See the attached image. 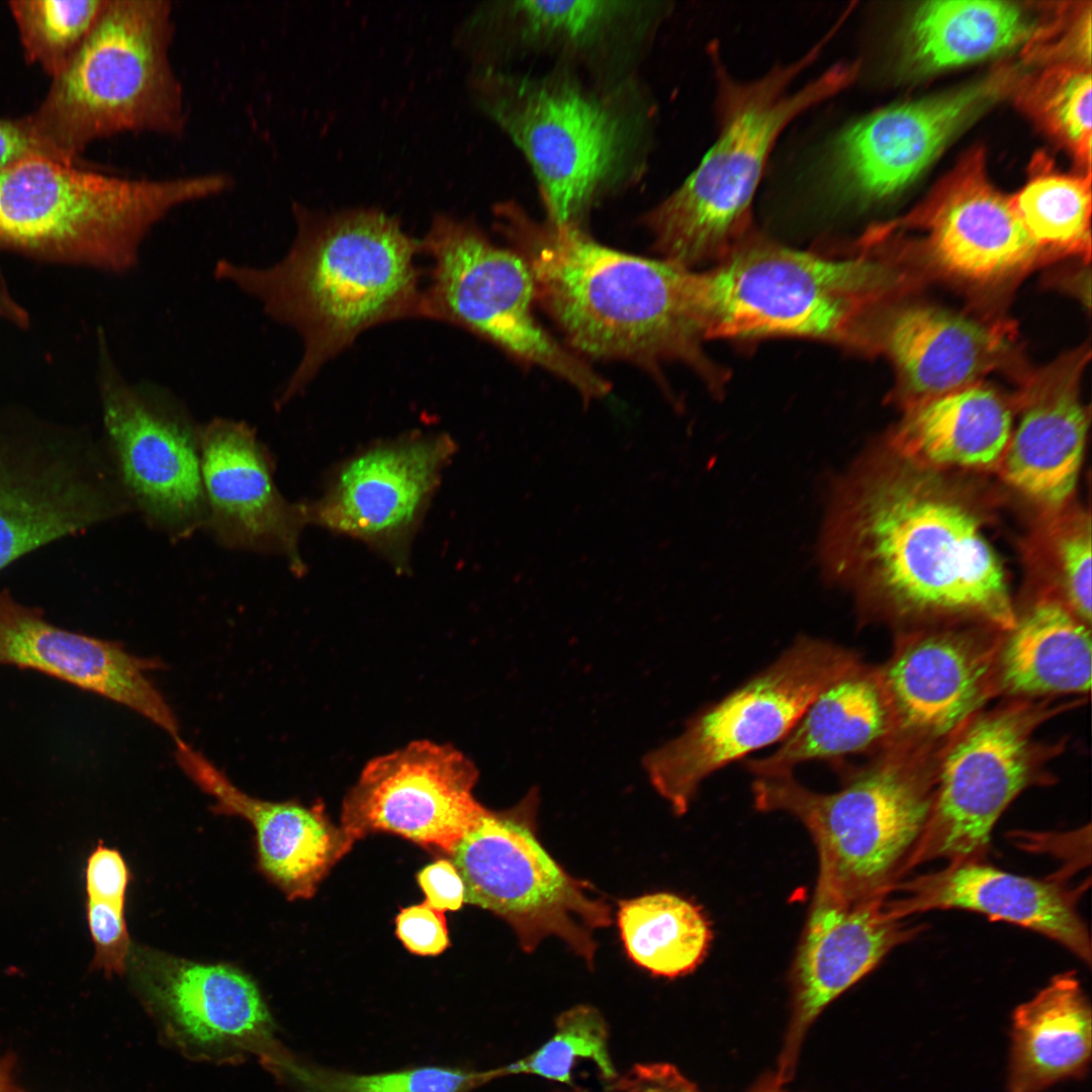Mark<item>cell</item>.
Here are the masks:
<instances>
[{
  "label": "cell",
  "instance_id": "6da1fadb",
  "mask_svg": "<svg viewBox=\"0 0 1092 1092\" xmlns=\"http://www.w3.org/2000/svg\"><path fill=\"white\" fill-rule=\"evenodd\" d=\"M981 508L940 469L886 443L834 488L821 540L828 579L863 618L968 621L1002 632L1016 612Z\"/></svg>",
  "mask_w": 1092,
  "mask_h": 1092
},
{
  "label": "cell",
  "instance_id": "7a4b0ae2",
  "mask_svg": "<svg viewBox=\"0 0 1092 1092\" xmlns=\"http://www.w3.org/2000/svg\"><path fill=\"white\" fill-rule=\"evenodd\" d=\"M493 215L531 270L537 304L573 352L635 365L660 381L664 366L684 364L713 392L723 389L727 370L704 349L702 272L610 248L580 225L534 219L514 202Z\"/></svg>",
  "mask_w": 1092,
  "mask_h": 1092
},
{
  "label": "cell",
  "instance_id": "3957f363",
  "mask_svg": "<svg viewBox=\"0 0 1092 1092\" xmlns=\"http://www.w3.org/2000/svg\"><path fill=\"white\" fill-rule=\"evenodd\" d=\"M296 233L287 254L268 267L218 260L213 274L258 300L303 343L302 357L278 396L282 404L363 332L423 317L421 241L373 207L292 208Z\"/></svg>",
  "mask_w": 1092,
  "mask_h": 1092
},
{
  "label": "cell",
  "instance_id": "277c9868",
  "mask_svg": "<svg viewBox=\"0 0 1092 1092\" xmlns=\"http://www.w3.org/2000/svg\"><path fill=\"white\" fill-rule=\"evenodd\" d=\"M877 226L857 241L797 250L755 231L702 271L707 340L795 337L873 353L903 275Z\"/></svg>",
  "mask_w": 1092,
  "mask_h": 1092
},
{
  "label": "cell",
  "instance_id": "5b68a950",
  "mask_svg": "<svg viewBox=\"0 0 1092 1092\" xmlns=\"http://www.w3.org/2000/svg\"><path fill=\"white\" fill-rule=\"evenodd\" d=\"M829 36L753 81H736L717 60L718 138L686 181L643 217L660 258L689 269L714 266L754 232L752 201L779 136L802 113L847 88L858 73L857 63L839 62L792 90Z\"/></svg>",
  "mask_w": 1092,
  "mask_h": 1092
},
{
  "label": "cell",
  "instance_id": "8992f818",
  "mask_svg": "<svg viewBox=\"0 0 1092 1092\" xmlns=\"http://www.w3.org/2000/svg\"><path fill=\"white\" fill-rule=\"evenodd\" d=\"M168 0H106L92 29L25 118L50 159L75 164L92 143L123 132L177 136L186 129L171 63Z\"/></svg>",
  "mask_w": 1092,
  "mask_h": 1092
},
{
  "label": "cell",
  "instance_id": "52a82bcc",
  "mask_svg": "<svg viewBox=\"0 0 1092 1092\" xmlns=\"http://www.w3.org/2000/svg\"><path fill=\"white\" fill-rule=\"evenodd\" d=\"M926 757L886 747L848 771L832 793L808 789L793 774L754 779V807L794 817L813 840L818 874L812 904L888 896L902 881L933 799V766H926Z\"/></svg>",
  "mask_w": 1092,
  "mask_h": 1092
},
{
  "label": "cell",
  "instance_id": "ba28073f",
  "mask_svg": "<svg viewBox=\"0 0 1092 1092\" xmlns=\"http://www.w3.org/2000/svg\"><path fill=\"white\" fill-rule=\"evenodd\" d=\"M213 191L206 174L133 179L28 157L0 167V250L127 272L158 222Z\"/></svg>",
  "mask_w": 1092,
  "mask_h": 1092
},
{
  "label": "cell",
  "instance_id": "9c48e42d",
  "mask_svg": "<svg viewBox=\"0 0 1092 1092\" xmlns=\"http://www.w3.org/2000/svg\"><path fill=\"white\" fill-rule=\"evenodd\" d=\"M479 105L524 154L547 219L580 225L625 174L635 123L616 102L565 76L486 71L473 81Z\"/></svg>",
  "mask_w": 1092,
  "mask_h": 1092
},
{
  "label": "cell",
  "instance_id": "30bf717a",
  "mask_svg": "<svg viewBox=\"0 0 1092 1092\" xmlns=\"http://www.w3.org/2000/svg\"><path fill=\"white\" fill-rule=\"evenodd\" d=\"M432 260L423 317L462 328L527 365L564 380L585 404L611 383L539 321L531 270L512 248L468 219L436 214L421 240Z\"/></svg>",
  "mask_w": 1092,
  "mask_h": 1092
},
{
  "label": "cell",
  "instance_id": "8fae6325",
  "mask_svg": "<svg viewBox=\"0 0 1092 1092\" xmlns=\"http://www.w3.org/2000/svg\"><path fill=\"white\" fill-rule=\"evenodd\" d=\"M539 801L532 787L514 807L487 809L458 842L452 862L464 884V902L503 918L524 951L555 936L592 966L595 931L611 924V906L542 846L536 835Z\"/></svg>",
  "mask_w": 1092,
  "mask_h": 1092
},
{
  "label": "cell",
  "instance_id": "7c38bea8",
  "mask_svg": "<svg viewBox=\"0 0 1092 1092\" xmlns=\"http://www.w3.org/2000/svg\"><path fill=\"white\" fill-rule=\"evenodd\" d=\"M860 661L851 649L801 636L771 663L691 717L676 737L647 752L642 764L677 816L688 812L711 775L780 742L818 693Z\"/></svg>",
  "mask_w": 1092,
  "mask_h": 1092
},
{
  "label": "cell",
  "instance_id": "4fadbf2b",
  "mask_svg": "<svg viewBox=\"0 0 1092 1092\" xmlns=\"http://www.w3.org/2000/svg\"><path fill=\"white\" fill-rule=\"evenodd\" d=\"M1043 704L1017 700L980 712L943 744L930 812L905 875L935 859H983L1003 811L1041 778L1045 752L1033 735L1055 712Z\"/></svg>",
  "mask_w": 1092,
  "mask_h": 1092
},
{
  "label": "cell",
  "instance_id": "5bb4252c",
  "mask_svg": "<svg viewBox=\"0 0 1092 1092\" xmlns=\"http://www.w3.org/2000/svg\"><path fill=\"white\" fill-rule=\"evenodd\" d=\"M105 348L100 375L103 421L120 487L149 523L185 537L206 525L207 518L200 427L168 389L128 382Z\"/></svg>",
  "mask_w": 1092,
  "mask_h": 1092
},
{
  "label": "cell",
  "instance_id": "9a60e30c",
  "mask_svg": "<svg viewBox=\"0 0 1092 1092\" xmlns=\"http://www.w3.org/2000/svg\"><path fill=\"white\" fill-rule=\"evenodd\" d=\"M1022 74L1005 65L986 78L937 96L875 111L835 139L828 179L840 198L857 204L884 200L904 189L945 146Z\"/></svg>",
  "mask_w": 1092,
  "mask_h": 1092
},
{
  "label": "cell",
  "instance_id": "2e32d148",
  "mask_svg": "<svg viewBox=\"0 0 1092 1092\" xmlns=\"http://www.w3.org/2000/svg\"><path fill=\"white\" fill-rule=\"evenodd\" d=\"M477 779L461 751L430 740L375 757L344 801L345 842L383 831L452 854L487 810L472 794Z\"/></svg>",
  "mask_w": 1092,
  "mask_h": 1092
},
{
  "label": "cell",
  "instance_id": "e0dca14e",
  "mask_svg": "<svg viewBox=\"0 0 1092 1092\" xmlns=\"http://www.w3.org/2000/svg\"><path fill=\"white\" fill-rule=\"evenodd\" d=\"M998 632L925 628L898 639L878 668L891 717L886 747L927 752L980 713L997 693Z\"/></svg>",
  "mask_w": 1092,
  "mask_h": 1092
},
{
  "label": "cell",
  "instance_id": "ac0fdd59",
  "mask_svg": "<svg viewBox=\"0 0 1092 1092\" xmlns=\"http://www.w3.org/2000/svg\"><path fill=\"white\" fill-rule=\"evenodd\" d=\"M456 445L445 434L402 437L355 455L322 496L303 504L307 525L369 544L398 567Z\"/></svg>",
  "mask_w": 1092,
  "mask_h": 1092
},
{
  "label": "cell",
  "instance_id": "d6986e66",
  "mask_svg": "<svg viewBox=\"0 0 1092 1092\" xmlns=\"http://www.w3.org/2000/svg\"><path fill=\"white\" fill-rule=\"evenodd\" d=\"M90 451L59 442L0 444V569L123 510Z\"/></svg>",
  "mask_w": 1092,
  "mask_h": 1092
},
{
  "label": "cell",
  "instance_id": "ffe728a7",
  "mask_svg": "<svg viewBox=\"0 0 1092 1092\" xmlns=\"http://www.w3.org/2000/svg\"><path fill=\"white\" fill-rule=\"evenodd\" d=\"M890 224L921 228L938 269L970 284L1004 283L1045 261L1010 199L989 182L981 149L965 155L922 203Z\"/></svg>",
  "mask_w": 1092,
  "mask_h": 1092
},
{
  "label": "cell",
  "instance_id": "44dd1931",
  "mask_svg": "<svg viewBox=\"0 0 1092 1092\" xmlns=\"http://www.w3.org/2000/svg\"><path fill=\"white\" fill-rule=\"evenodd\" d=\"M886 898L811 904L791 969L792 1015L774 1076L779 1085L793 1078L804 1037L820 1013L923 930L893 916Z\"/></svg>",
  "mask_w": 1092,
  "mask_h": 1092
},
{
  "label": "cell",
  "instance_id": "7402d4cb",
  "mask_svg": "<svg viewBox=\"0 0 1092 1092\" xmlns=\"http://www.w3.org/2000/svg\"><path fill=\"white\" fill-rule=\"evenodd\" d=\"M199 448L206 525L218 542L283 555L301 572L304 505L291 504L280 493L255 432L244 422L216 418L200 427Z\"/></svg>",
  "mask_w": 1092,
  "mask_h": 1092
},
{
  "label": "cell",
  "instance_id": "603a6c76",
  "mask_svg": "<svg viewBox=\"0 0 1092 1092\" xmlns=\"http://www.w3.org/2000/svg\"><path fill=\"white\" fill-rule=\"evenodd\" d=\"M1089 357L1080 348L1027 376L1022 411L997 467L1001 477L1043 513L1069 506L1081 469L1089 414L1079 383Z\"/></svg>",
  "mask_w": 1092,
  "mask_h": 1092
},
{
  "label": "cell",
  "instance_id": "cb8c5ba5",
  "mask_svg": "<svg viewBox=\"0 0 1092 1092\" xmlns=\"http://www.w3.org/2000/svg\"><path fill=\"white\" fill-rule=\"evenodd\" d=\"M1080 890L999 870L983 859L947 862L936 872L896 884L886 898L897 918L964 909L1036 931L1091 963L1088 928L1078 911Z\"/></svg>",
  "mask_w": 1092,
  "mask_h": 1092
},
{
  "label": "cell",
  "instance_id": "d4e9b609",
  "mask_svg": "<svg viewBox=\"0 0 1092 1092\" xmlns=\"http://www.w3.org/2000/svg\"><path fill=\"white\" fill-rule=\"evenodd\" d=\"M0 664L31 668L95 693L148 718L173 739L179 737L173 710L147 675L161 662L55 626L2 593Z\"/></svg>",
  "mask_w": 1092,
  "mask_h": 1092
},
{
  "label": "cell",
  "instance_id": "484cf974",
  "mask_svg": "<svg viewBox=\"0 0 1092 1092\" xmlns=\"http://www.w3.org/2000/svg\"><path fill=\"white\" fill-rule=\"evenodd\" d=\"M127 968L146 999L202 1049L268 1042L271 1019L255 982L229 964H205L131 947Z\"/></svg>",
  "mask_w": 1092,
  "mask_h": 1092
},
{
  "label": "cell",
  "instance_id": "4316f807",
  "mask_svg": "<svg viewBox=\"0 0 1092 1092\" xmlns=\"http://www.w3.org/2000/svg\"><path fill=\"white\" fill-rule=\"evenodd\" d=\"M1009 349L1004 329L922 304L890 307L874 344L895 367L904 410L979 383Z\"/></svg>",
  "mask_w": 1092,
  "mask_h": 1092
},
{
  "label": "cell",
  "instance_id": "83f0119b",
  "mask_svg": "<svg viewBox=\"0 0 1092 1092\" xmlns=\"http://www.w3.org/2000/svg\"><path fill=\"white\" fill-rule=\"evenodd\" d=\"M890 735L878 668L860 660L818 693L774 751L744 767L754 778L790 775L804 762L881 751Z\"/></svg>",
  "mask_w": 1092,
  "mask_h": 1092
},
{
  "label": "cell",
  "instance_id": "f1b7e54d",
  "mask_svg": "<svg viewBox=\"0 0 1092 1092\" xmlns=\"http://www.w3.org/2000/svg\"><path fill=\"white\" fill-rule=\"evenodd\" d=\"M1012 434V405L976 383L905 410L886 444L935 469H997Z\"/></svg>",
  "mask_w": 1092,
  "mask_h": 1092
},
{
  "label": "cell",
  "instance_id": "f546056e",
  "mask_svg": "<svg viewBox=\"0 0 1092 1092\" xmlns=\"http://www.w3.org/2000/svg\"><path fill=\"white\" fill-rule=\"evenodd\" d=\"M1005 633L997 656V692L1029 700L1090 691V625L1060 601L1039 595Z\"/></svg>",
  "mask_w": 1092,
  "mask_h": 1092
},
{
  "label": "cell",
  "instance_id": "4dcf8cb0",
  "mask_svg": "<svg viewBox=\"0 0 1092 1092\" xmlns=\"http://www.w3.org/2000/svg\"><path fill=\"white\" fill-rule=\"evenodd\" d=\"M1091 1044L1089 1000L1074 972L1060 974L1013 1013L1008 1092H1042L1082 1078Z\"/></svg>",
  "mask_w": 1092,
  "mask_h": 1092
},
{
  "label": "cell",
  "instance_id": "1f68e13d",
  "mask_svg": "<svg viewBox=\"0 0 1092 1092\" xmlns=\"http://www.w3.org/2000/svg\"><path fill=\"white\" fill-rule=\"evenodd\" d=\"M1036 25L1019 5L951 0L921 4L907 36L908 64L916 73L975 62L1028 40Z\"/></svg>",
  "mask_w": 1092,
  "mask_h": 1092
},
{
  "label": "cell",
  "instance_id": "d6a6232c",
  "mask_svg": "<svg viewBox=\"0 0 1092 1092\" xmlns=\"http://www.w3.org/2000/svg\"><path fill=\"white\" fill-rule=\"evenodd\" d=\"M617 922L629 959L649 973L666 978L695 971L713 940L702 908L666 892L618 902Z\"/></svg>",
  "mask_w": 1092,
  "mask_h": 1092
},
{
  "label": "cell",
  "instance_id": "836d02e7",
  "mask_svg": "<svg viewBox=\"0 0 1092 1092\" xmlns=\"http://www.w3.org/2000/svg\"><path fill=\"white\" fill-rule=\"evenodd\" d=\"M1043 158L1011 204L1045 260L1064 256L1089 259L1091 175L1056 173Z\"/></svg>",
  "mask_w": 1092,
  "mask_h": 1092
},
{
  "label": "cell",
  "instance_id": "e575fe53",
  "mask_svg": "<svg viewBox=\"0 0 1092 1092\" xmlns=\"http://www.w3.org/2000/svg\"><path fill=\"white\" fill-rule=\"evenodd\" d=\"M1091 82L1089 67L1058 64L1040 73L1022 75L1013 90L1017 105L1088 169Z\"/></svg>",
  "mask_w": 1092,
  "mask_h": 1092
},
{
  "label": "cell",
  "instance_id": "d590c367",
  "mask_svg": "<svg viewBox=\"0 0 1092 1092\" xmlns=\"http://www.w3.org/2000/svg\"><path fill=\"white\" fill-rule=\"evenodd\" d=\"M1033 541V557L1044 573L1040 595L1064 604L1091 623V519L1089 512L1067 506L1044 513Z\"/></svg>",
  "mask_w": 1092,
  "mask_h": 1092
},
{
  "label": "cell",
  "instance_id": "8d00e7d4",
  "mask_svg": "<svg viewBox=\"0 0 1092 1092\" xmlns=\"http://www.w3.org/2000/svg\"><path fill=\"white\" fill-rule=\"evenodd\" d=\"M624 1L524 0L509 3L506 13L524 42L592 49L608 40L642 9Z\"/></svg>",
  "mask_w": 1092,
  "mask_h": 1092
},
{
  "label": "cell",
  "instance_id": "74e56055",
  "mask_svg": "<svg viewBox=\"0 0 1092 1092\" xmlns=\"http://www.w3.org/2000/svg\"><path fill=\"white\" fill-rule=\"evenodd\" d=\"M106 0H12L9 10L26 60L55 78L68 66Z\"/></svg>",
  "mask_w": 1092,
  "mask_h": 1092
},
{
  "label": "cell",
  "instance_id": "f35d334b",
  "mask_svg": "<svg viewBox=\"0 0 1092 1092\" xmlns=\"http://www.w3.org/2000/svg\"><path fill=\"white\" fill-rule=\"evenodd\" d=\"M608 1039L607 1023L601 1012L589 1005H576L559 1015L554 1033L543 1045L520 1061L490 1070V1074L492 1079L528 1074L569 1083L574 1064L587 1059L606 1078H614L616 1071Z\"/></svg>",
  "mask_w": 1092,
  "mask_h": 1092
},
{
  "label": "cell",
  "instance_id": "ab89813d",
  "mask_svg": "<svg viewBox=\"0 0 1092 1092\" xmlns=\"http://www.w3.org/2000/svg\"><path fill=\"white\" fill-rule=\"evenodd\" d=\"M277 1066L306 1092H468L491 1080L488 1071L441 1067L354 1075L302 1066L283 1057Z\"/></svg>",
  "mask_w": 1092,
  "mask_h": 1092
},
{
  "label": "cell",
  "instance_id": "60d3db41",
  "mask_svg": "<svg viewBox=\"0 0 1092 1092\" xmlns=\"http://www.w3.org/2000/svg\"><path fill=\"white\" fill-rule=\"evenodd\" d=\"M1025 50L1027 62L1090 67L1091 8L1083 2L1059 7L1054 19L1036 26Z\"/></svg>",
  "mask_w": 1092,
  "mask_h": 1092
},
{
  "label": "cell",
  "instance_id": "b9f144b4",
  "mask_svg": "<svg viewBox=\"0 0 1092 1092\" xmlns=\"http://www.w3.org/2000/svg\"><path fill=\"white\" fill-rule=\"evenodd\" d=\"M125 896H86V921L94 956L91 969L107 976L122 975L131 949L124 917Z\"/></svg>",
  "mask_w": 1092,
  "mask_h": 1092
},
{
  "label": "cell",
  "instance_id": "7bdbcfd3",
  "mask_svg": "<svg viewBox=\"0 0 1092 1092\" xmlns=\"http://www.w3.org/2000/svg\"><path fill=\"white\" fill-rule=\"evenodd\" d=\"M395 923L397 937L413 953L436 956L449 945L444 912L433 908L426 901L401 909Z\"/></svg>",
  "mask_w": 1092,
  "mask_h": 1092
},
{
  "label": "cell",
  "instance_id": "ee69618b",
  "mask_svg": "<svg viewBox=\"0 0 1092 1092\" xmlns=\"http://www.w3.org/2000/svg\"><path fill=\"white\" fill-rule=\"evenodd\" d=\"M426 902L435 909L458 910L464 903V884L453 862L439 859L418 874Z\"/></svg>",
  "mask_w": 1092,
  "mask_h": 1092
},
{
  "label": "cell",
  "instance_id": "f6af8a7d",
  "mask_svg": "<svg viewBox=\"0 0 1092 1092\" xmlns=\"http://www.w3.org/2000/svg\"><path fill=\"white\" fill-rule=\"evenodd\" d=\"M624 1092H701L669 1064L636 1066L624 1082Z\"/></svg>",
  "mask_w": 1092,
  "mask_h": 1092
},
{
  "label": "cell",
  "instance_id": "bcb514c9",
  "mask_svg": "<svg viewBox=\"0 0 1092 1092\" xmlns=\"http://www.w3.org/2000/svg\"><path fill=\"white\" fill-rule=\"evenodd\" d=\"M14 1063L10 1055L0 1058V1092H22L14 1078Z\"/></svg>",
  "mask_w": 1092,
  "mask_h": 1092
},
{
  "label": "cell",
  "instance_id": "7dc6e473",
  "mask_svg": "<svg viewBox=\"0 0 1092 1092\" xmlns=\"http://www.w3.org/2000/svg\"><path fill=\"white\" fill-rule=\"evenodd\" d=\"M751 1092H786L777 1083L775 1077H768L761 1081Z\"/></svg>",
  "mask_w": 1092,
  "mask_h": 1092
}]
</instances>
